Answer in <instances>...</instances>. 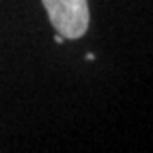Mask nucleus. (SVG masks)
I'll list each match as a JSON object with an SVG mask.
<instances>
[{
    "instance_id": "obj_1",
    "label": "nucleus",
    "mask_w": 153,
    "mask_h": 153,
    "mask_svg": "<svg viewBox=\"0 0 153 153\" xmlns=\"http://www.w3.org/2000/svg\"><path fill=\"white\" fill-rule=\"evenodd\" d=\"M51 26L66 39H78L87 33L90 12L87 0H41Z\"/></svg>"
},
{
    "instance_id": "obj_2",
    "label": "nucleus",
    "mask_w": 153,
    "mask_h": 153,
    "mask_svg": "<svg viewBox=\"0 0 153 153\" xmlns=\"http://www.w3.org/2000/svg\"><path fill=\"white\" fill-rule=\"evenodd\" d=\"M63 41H65V38H63L61 34H56V36H55V43L61 44V43H63Z\"/></svg>"
},
{
    "instance_id": "obj_3",
    "label": "nucleus",
    "mask_w": 153,
    "mask_h": 153,
    "mask_svg": "<svg viewBox=\"0 0 153 153\" xmlns=\"http://www.w3.org/2000/svg\"><path fill=\"white\" fill-rule=\"evenodd\" d=\"M85 58H87L88 61H92V60H95V55H92V53H87V55H85Z\"/></svg>"
}]
</instances>
